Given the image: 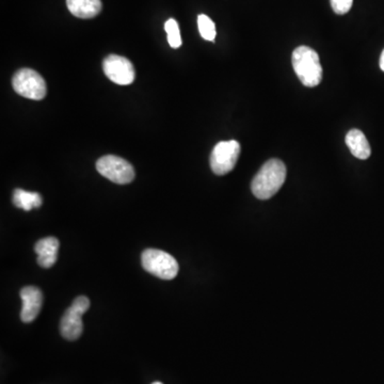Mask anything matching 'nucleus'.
Returning <instances> with one entry per match:
<instances>
[{"instance_id":"obj_1","label":"nucleus","mask_w":384,"mask_h":384,"mask_svg":"<svg viewBox=\"0 0 384 384\" xmlns=\"http://www.w3.org/2000/svg\"><path fill=\"white\" fill-rule=\"evenodd\" d=\"M286 179V167L280 159L265 163L251 183L253 195L259 200H268L281 189Z\"/></svg>"},{"instance_id":"obj_2","label":"nucleus","mask_w":384,"mask_h":384,"mask_svg":"<svg viewBox=\"0 0 384 384\" xmlns=\"http://www.w3.org/2000/svg\"><path fill=\"white\" fill-rule=\"evenodd\" d=\"M294 71L302 85L317 87L322 81V67L317 53L308 46H299L292 57Z\"/></svg>"},{"instance_id":"obj_3","label":"nucleus","mask_w":384,"mask_h":384,"mask_svg":"<svg viewBox=\"0 0 384 384\" xmlns=\"http://www.w3.org/2000/svg\"><path fill=\"white\" fill-rule=\"evenodd\" d=\"M141 261L144 270L161 280H173L179 273L177 259L165 251L148 249L141 255Z\"/></svg>"},{"instance_id":"obj_4","label":"nucleus","mask_w":384,"mask_h":384,"mask_svg":"<svg viewBox=\"0 0 384 384\" xmlns=\"http://www.w3.org/2000/svg\"><path fill=\"white\" fill-rule=\"evenodd\" d=\"M16 93L26 99L41 101L47 93L46 83L38 71L32 69H20L12 79Z\"/></svg>"},{"instance_id":"obj_5","label":"nucleus","mask_w":384,"mask_h":384,"mask_svg":"<svg viewBox=\"0 0 384 384\" xmlns=\"http://www.w3.org/2000/svg\"><path fill=\"white\" fill-rule=\"evenodd\" d=\"M100 174L118 185L132 183L135 179L134 167L125 159L114 155H106L96 163Z\"/></svg>"},{"instance_id":"obj_6","label":"nucleus","mask_w":384,"mask_h":384,"mask_svg":"<svg viewBox=\"0 0 384 384\" xmlns=\"http://www.w3.org/2000/svg\"><path fill=\"white\" fill-rule=\"evenodd\" d=\"M90 300L85 296H79L67 308L60 322V332L67 341H75L83 333V315L89 310Z\"/></svg>"},{"instance_id":"obj_7","label":"nucleus","mask_w":384,"mask_h":384,"mask_svg":"<svg viewBox=\"0 0 384 384\" xmlns=\"http://www.w3.org/2000/svg\"><path fill=\"white\" fill-rule=\"evenodd\" d=\"M240 155V144L237 141H221L210 155V167L216 175H226L236 165Z\"/></svg>"},{"instance_id":"obj_8","label":"nucleus","mask_w":384,"mask_h":384,"mask_svg":"<svg viewBox=\"0 0 384 384\" xmlns=\"http://www.w3.org/2000/svg\"><path fill=\"white\" fill-rule=\"evenodd\" d=\"M103 69L106 76L116 85H130L134 83L136 76L132 63L125 57L118 55H109L106 57L104 59Z\"/></svg>"},{"instance_id":"obj_9","label":"nucleus","mask_w":384,"mask_h":384,"mask_svg":"<svg viewBox=\"0 0 384 384\" xmlns=\"http://www.w3.org/2000/svg\"><path fill=\"white\" fill-rule=\"evenodd\" d=\"M22 308L20 312L22 322L29 324L36 320L43 304V294L36 286H26L20 293Z\"/></svg>"},{"instance_id":"obj_10","label":"nucleus","mask_w":384,"mask_h":384,"mask_svg":"<svg viewBox=\"0 0 384 384\" xmlns=\"http://www.w3.org/2000/svg\"><path fill=\"white\" fill-rule=\"evenodd\" d=\"M59 240L55 237L40 239L34 246L38 255V263L42 268H50L58 259Z\"/></svg>"},{"instance_id":"obj_11","label":"nucleus","mask_w":384,"mask_h":384,"mask_svg":"<svg viewBox=\"0 0 384 384\" xmlns=\"http://www.w3.org/2000/svg\"><path fill=\"white\" fill-rule=\"evenodd\" d=\"M67 6L73 15L83 20L95 18L103 8L101 0H67Z\"/></svg>"},{"instance_id":"obj_12","label":"nucleus","mask_w":384,"mask_h":384,"mask_svg":"<svg viewBox=\"0 0 384 384\" xmlns=\"http://www.w3.org/2000/svg\"><path fill=\"white\" fill-rule=\"evenodd\" d=\"M346 144L351 154L357 159L365 160L371 154V146L365 135L359 130H351L346 136Z\"/></svg>"},{"instance_id":"obj_13","label":"nucleus","mask_w":384,"mask_h":384,"mask_svg":"<svg viewBox=\"0 0 384 384\" xmlns=\"http://www.w3.org/2000/svg\"><path fill=\"white\" fill-rule=\"evenodd\" d=\"M14 205L16 207L24 210L25 212H30L34 208L41 207L42 205V197L38 192H29L22 189L14 190L13 198H12Z\"/></svg>"},{"instance_id":"obj_14","label":"nucleus","mask_w":384,"mask_h":384,"mask_svg":"<svg viewBox=\"0 0 384 384\" xmlns=\"http://www.w3.org/2000/svg\"><path fill=\"white\" fill-rule=\"evenodd\" d=\"M198 27H199L200 34H201L204 40L214 42V39H216V34H217V32H216V26H214V22L207 15L200 14L198 16Z\"/></svg>"},{"instance_id":"obj_15","label":"nucleus","mask_w":384,"mask_h":384,"mask_svg":"<svg viewBox=\"0 0 384 384\" xmlns=\"http://www.w3.org/2000/svg\"><path fill=\"white\" fill-rule=\"evenodd\" d=\"M165 30L167 34V42L172 48H179L181 46V32L177 20L170 18L165 24Z\"/></svg>"},{"instance_id":"obj_16","label":"nucleus","mask_w":384,"mask_h":384,"mask_svg":"<svg viewBox=\"0 0 384 384\" xmlns=\"http://www.w3.org/2000/svg\"><path fill=\"white\" fill-rule=\"evenodd\" d=\"M333 11L338 15H344L350 11L353 0H330Z\"/></svg>"},{"instance_id":"obj_17","label":"nucleus","mask_w":384,"mask_h":384,"mask_svg":"<svg viewBox=\"0 0 384 384\" xmlns=\"http://www.w3.org/2000/svg\"><path fill=\"white\" fill-rule=\"evenodd\" d=\"M380 69L384 71V50L382 52L381 56H380Z\"/></svg>"},{"instance_id":"obj_18","label":"nucleus","mask_w":384,"mask_h":384,"mask_svg":"<svg viewBox=\"0 0 384 384\" xmlns=\"http://www.w3.org/2000/svg\"><path fill=\"white\" fill-rule=\"evenodd\" d=\"M152 384H163V383H161V382H154V383H152Z\"/></svg>"}]
</instances>
